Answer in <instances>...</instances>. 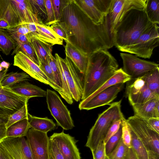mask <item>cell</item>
<instances>
[{
	"label": "cell",
	"mask_w": 159,
	"mask_h": 159,
	"mask_svg": "<svg viewBox=\"0 0 159 159\" xmlns=\"http://www.w3.org/2000/svg\"><path fill=\"white\" fill-rule=\"evenodd\" d=\"M9 33L17 43H27L30 42L28 34L25 35L18 33Z\"/></svg>",
	"instance_id": "cell-46"
},
{
	"label": "cell",
	"mask_w": 159,
	"mask_h": 159,
	"mask_svg": "<svg viewBox=\"0 0 159 159\" xmlns=\"http://www.w3.org/2000/svg\"><path fill=\"white\" fill-rule=\"evenodd\" d=\"M1 62V61L0 60V62Z\"/></svg>",
	"instance_id": "cell-61"
},
{
	"label": "cell",
	"mask_w": 159,
	"mask_h": 159,
	"mask_svg": "<svg viewBox=\"0 0 159 159\" xmlns=\"http://www.w3.org/2000/svg\"><path fill=\"white\" fill-rule=\"evenodd\" d=\"M28 112L27 103L21 108L11 115L5 124L7 129L13 124L26 118H28Z\"/></svg>",
	"instance_id": "cell-36"
},
{
	"label": "cell",
	"mask_w": 159,
	"mask_h": 159,
	"mask_svg": "<svg viewBox=\"0 0 159 159\" xmlns=\"http://www.w3.org/2000/svg\"><path fill=\"white\" fill-rule=\"evenodd\" d=\"M0 19L7 21L11 28L21 25L10 0H0Z\"/></svg>",
	"instance_id": "cell-24"
},
{
	"label": "cell",
	"mask_w": 159,
	"mask_h": 159,
	"mask_svg": "<svg viewBox=\"0 0 159 159\" xmlns=\"http://www.w3.org/2000/svg\"><path fill=\"white\" fill-rule=\"evenodd\" d=\"M9 23L4 19H0V29L7 30L11 28Z\"/></svg>",
	"instance_id": "cell-54"
},
{
	"label": "cell",
	"mask_w": 159,
	"mask_h": 159,
	"mask_svg": "<svg viewBox=\"0 0 159 159\" xmlns=\"http://www.w3.org/2000/svg\"><path fill=\"white\" fill-rule=\"evenodd\" d=\"M1 66L5 70H7L10 66V64L8 62H7L5 61H3L1 63Z\"/></svg>",
	"instance_id": "cell-55"
},
{
	"label": "cell",
	"mask_w": 159,
	"mask_h": 159,
	"mask_svg": "<svg viewBox=\"0 0 159 159\" xmlns=\"http://www.w3.org/2000/svg\"><path fill=\"white\" fill-rule=\"evenodd\" d=\"M28 118L30 128L35 130L47 133L56 128V125L52 120L47 117H37L29 113Z\"/></svg>",
	"instance_id": "cell-26"
},
{
	"label": "cell",
	"mask_w": 159,
	"mask_h": 159,
	"mask_svg": "<svg viewBox=\"0 0 159 159\" xmlns=\"http://www.w3.org/2000/svg\"><path fill=\"white\" fill-rule=\"evenodd\" d=\"M49 138L55 143L64 159H81L74 137L62 131L54 133Z\"/></svg>",
	"instance_id": "cell-17"
},
{
	"label": "cell",
	"mask_w": 159,
	"mask_h": 159,
	"mask_svg": "<svg viewBox=\"0 0 159 159\" xmlns=\"http://www.w3.org/2000/svg\"><path fill=\"white\" fill-rule=\"evenodd\" d=\"M144 10L151 22L159 24V0H146Z\"/></svg>",
	"instance_id": "cell-32"
},
{
	"label": "cell",
	"mask_w": 159,
	"mask_h": 159,
	"mask_svg": "<svg viewBox=\"0 0 159 159\" xmlns=\"http://www.w3.org/2000/svg\"><path fill=\"white\" fill-rule=\"evenodd\" d=\"M121 138L124 144L128 148H131V136L129 126L125 118L122 120Z\"/></svg>",
	"instance_id": "cell-41"
},
{
	"label": "cell",
	"mask_w": 159,
	"mask_h": 159,
	"mask_svg": "<svg viewBox=\"0 0 159 159\" xmlns=\"http://www.w3.org/2000/svg\"><path fill=\"white\" fill-rule=\"evenodd\" d=\"M64 46L66 57L73 62L80 72L84 76L86 72L89 56L84 55L68 42Z\"/></svg>",
	"instance_id": "cell-22"
},
{
	"label": "cell",
	"mask_w": 159,
	"mask_h": 159,
	"mask_svg": "<svg viewBox=\"0 0 159 159\" xmlns=\"http://www.w3.org/2000/svg\"><path fill=\"white\" fill-rule=\"evenodd\" d=\"M48 159H64L55 143L50 139Z\"/></svg>",
	"instance_id": "cell-44"
},
{
	"label": "cell",
	"mask_w": 159,
	"mask_h": 159,
	"mask_svg": "<svg viewBox=\"0 0 159 159\" xmlns=\"http://www.w3.org/2000/svg\"><path fill=\"white\" fill-rule=\"evenodd\" d=\"M4 68L1 66V63L0 62V72L2 71Z\"/></svg>",
	"instance_id": "cell-59"
},
{
	"label": "cell",
	"mask_w": 159,
	"mask_h": 159,
	"mask_svg": "<svg viewBox=\"0 0 159 159\" xmlns=\"http://www.w3.org/2000/svg\"><path fill=\"white\" fill-rule=\"evenodd\" d=\"M17 45L11 53L13 55L20 51L33 61L39 66V62L34 49L30 42L27 43H17Z\"/></svg>",
	"instance_id": "cell-34"
},
{
	"label": "cell",
	"mask_w": 159,
	"mask_h": 159,
	"mask_svg": "<svg viewBox=\"0 0 159 159\" xmlns=\"http://www.w3.org/2000/svg\"><path fill=\"white\" fill-rule=\"evenodd\" d=\"M123 159H138L132 148H128Z\"/></svg>",
	"instance_id": "cell-50"
},
{
	"label": "cell",
	"mask_w": 159,
	"mask_h": 159,
	"mask_svg": "<svg viewBox=\"0 0 159 159\" xmlns=\"http://www.w3.org/2000/svg\"><path fill=\"white\" fill-rule=\"evenodd\" d=\"M30 128L28 118L24 119L15 122L7 128L6 138L26 137Z\"/></svg>",
	"instance_id": "cell-27"
},
{
	"label": "cell",
	"mask_w": 159,
	"mask_h": 159,
	"mask_svg": "<svg viewBox=\"0 0 159 159\" xmlns=\"http://www.w3.org/2000/svg\"><path fill=\"white\" fill-rule=\"evenodd\" d=\"M154 24L149 20L144 9L130 10L124 15L114 29L115 46L118 49L132 45Z\"/></svg>",
	"instance_id": "cell-3"
},
{
	"label": "cell",
	"mask_w": 159,
	"mask_h": 159,
	"mask_svg": "<svg viewBox=\"0 0 159 159\" xmlns=\"http://www.w3.org/2000/svg\"><path fill=\"white\" fill-rule=\"evenodd\" d=\"M19 18L21 25L30 23H39L34 14L29 0H10Z\"/></svg>",
	"instance_id": "cell-20"
},
{
	"label": "cell",
	"mask_w": 159,
	"mask_h": 159,
	"mask_svg": "<svg viewBox=\"0 0 159 159\" xmlns=\"http://www.w3.org/2000/svg\"><path fill=\"white\" fill-rule=\"evenodd\" d=\"M50 27L57 35L61 37L65 42L67 41V38L66 34L58 22L52 24Z\"/></svg>",
	"instance_id": "cell-48"
},
{
	"label": "cell",
	"mask_w": 159,
	"mask_h": 159,
	"mask_svg": "<svg viewBox=\"0 0 159 159\" xmlns=\"http://www.w3.org/2000/svg\"><path fill=\"white\" fill-rule=\"evenodd\" d=\"M118 69L116 60L107 50H99L90 54L83 76L81 100L85 99L95 92L111 77Z\"/></svg>",
	"instance_id": "cell-2"
},
{
	"label": "cell",
	"mask_w": 159,
	"mask_h": 159,
	"mask_svg": "<svg viewBox=\"0 0 159 159\" xmlns=\"http://www.w3.org/2000/svg\"><path fill=\"white\" fill-rule=\"evenodd\" d=\"M3 88V87L1 85V82H0V94H1V91Z\"/></svg>",
	"instance_id": "cell-58"
},
{
	"label": "cell",
	"mask_w": 159,
	"mask_h": 159,
	"mask_svg": "<svg viewBox=\"0 0 159 159\" xmlns=\"http://www.w3.org/2000/svg\"><path fill=\"white\" fill-rule=\"evenodd\" d=\"M29 100L9 88H3L0 94V116L8 120L11 115L28 103Z\"/></svg>",
	"instance_id": "cell-13"
},
{
	"label": "cell",
	"mask_w": 159,
	"mask_h": 159,
	"mask_svg": "<svg viewBox=\"0 0 159 159\" xmlns=\"http://www.w3.org/2000/svg\"><path fill=\"white\" fill-rule=\"evenodd\" d=\"M148 87L154 94L159 97V68L157 67L142 77Z\"/></svg>",
	"instance_id": "cell-28"
},
{
	"label": "cell",
	"mask_w": 159,
	"mask_h": 159,
	"mask_svg": "<svg viewBox=\"0 0 159 159\" xmlns=\"http://www.w3.org/2000/svg\"><path fill=\"white\" fill-rule=\"evenodd\" d=\"M124 84V83H120L115 84L93 97H88L82 100L79 104V109L80 110H89L109 105L122 89Z\"/></svg>",
	"instance_id": "cell-12"
},
{
	"label": "cell",
	"mask_w": 159,
	"mask_h": 159,
	"mask_svg": "<svg viewBox=\"0 0 159 159\" xmlns=\"http://www.w3.org/2000/svg\"><path fill=\"white\" fill-rule=\"evenodd\" d=\"M65 32L68 42L82 54L89 56L97 51L115 46L108 15L102 24H94L75 4L66 0L58 22Z\"/></svg>",
	"instance_id": "cell-1"
},
{
	"label": "cell",
	"mask_w": 159,
	"mask_h": 159,
	"mask_svg": "<svg viewBox=\"0 0 159 159\" xmlns=\"http://www.w3.org/2000/svg\"><path fill=\"white\" fill-rule=\"evenodd\" d=\"M48 61L53 74L56 85L59 91L58 93L61 95L62 91L61 77L56 58L51 54L48 57Z\"/></svg>",
	"instance_id": "cell-35"
},
{
	"label": "cell",
	"mask_w": 159,
	"mask_h": 159,
	"mask_svg": "<svg viewBox=\"0 0 159 159\" xmlns=\"http://www.w3.org/2000/svg\"><path fill=\"white\" fill-rule=\"evenodd\" d=\"M126 94L131 106L145 102L151 99L159 98L148 89L142 77L131 80L127 82Z\"/></svg>",
	"instance_id": "cell-14"
},
{
	"label": "cell",
	"mask_w": 159,
	"mask_h": 159,
	"mask_svg": "<svg viewBox=\"0 0 159 159\" xmlns=\"http://www.w3.org/2000/svg\"><path fill=\"white\" fill-rule=\"evenodd\" d=\"M36 23H30L26 24L30 33L34 34L36 32L37 29Z\"/></svg>",
	"instance_id": "cell-53"
},
{
	"label": "cell",
	"mask_w": 159,
	"mask_h": 159,
	"mask_svg": "<svg viewBox=\"0 0 159 159\" xmlns=\"http://www.w3.org/2000/svg\"><path fill=\"white\" fill-rule=\"evenodd\" d=\"M13 65L21 69L34 79L49 85L48 78L39 66L20 51L14 57Z\"/></svg>",
	"instance_id": "cell-18"
},
{
	"label": "cell",
	"mask_w": 159,
	"mask_h": 159,
	"mask_svg": "<svg viewBox=\"0 0 159 159\" xmlns=\"http://www.w3.org/2000/svg\"><path fill=\"white\" fill-rule=\"evenodd\" d=\"M47 20L46 25L50 26L56 23L51 0H44Z\"/></svg>",
	"instance_id": "cell-43"
},
{
	"label": "cell",
	"mask_w": 159,
	"mask_h": 159,
	"mask_svg": "<svg viewBox=\"0 0 159 159\" xmlns=\"http://www.w3.org/2000/svg\"><path fill=\"white\" fill-rule=\"evenodd\" d=\"M122 120H119L113 122L109 128L103 140V142L105 144L110 138L116 134L118 131L121 125Z\"/></svg>",
	"instance_id": "cell-45"
},
{
	"label": "cell",
	"mask_w": 159,
	"mask_h": 159,
	"mask_svg": "<svg viewBox=\"0 0 159 159\" xmlns=\"http://www.w3.org/2000/svg\"><path fill=\"white\" fill-rule=\"evenodd\" d=\"M33 11L39 23L46 24L47 15L44 0H29Z\"/></svg>",
	"instance_id": "cell-33"
},
{
	"label": "cell",
	"mask_w": 159,
	"mask_h": 159,
	"mask_svg": "<svg viewBox=\"0 0 159 159\" xmlns=\"http://www.w3.org/2000/svg\"><path fill=\"white\" fill-rule=\"evenodd\" d=\"M0 56L1 57V58H2V57H1V55H0Z\"/></svg>",
	"instance_id": "cell-60"
},
{
	"label": "cell",
	"mask_w": 159,
	"mask_h": 159,
	"mask_svg": "<svg viewBox=\"0 0 159 159\" xmlns=\"http://www.w3.org/2000/svg\"><path fill=\"white\" fill-rule=\"evenodd\" d=\"M144 120L151 129L159 134V119L150 118Z\"/></svg>",
	"instance_id": "cell-49"
},
{
	"label": "cell",
	"mask_w": 159,
	"mask_h": 159,
	"mask_svg": "<svg viewBox=\"0 0 159 159\" xmlns=\"http://www.w3.org/2000/svg\"><path fill=\"white\" fill-rule=\"evenodd\" d=\"M7 31L9 33H18L25 35L30 33L26 24L10 28L7 30Z\"/></svg>",
	"instance_id": "cell-47"
},
{
	"label": "cell",
	"mask_w": 159,
	"mask_h": 159,
	"mask_svg": "<svg viewBox=\"0 0 159 159\" xmlns=\"http://www.w3.org/2000/svg\"><path fill=\"white\" fill-rule=\"evenodd\" d=\"M129 127L131 136V148L137 159H148L147 152L143 143L131 129Z\"/></svg>",
	"instance_id": "cell-31"
},
{
	"label": "cell",
	"mask_w": 159,
	"mask_h": 159,
	"mask_svg": "<svg viewBox=\"0 0 159 159\" xmlns=\"http://www.w3.org/2000/svg\"><path fill=\"white\" fill-rule=\"evenodd\" d=\"M28 35L39 63L47 60L48 57L52 54V46L38 39L30 33Z\"/></svg>",
	"instance_id": "cell-25"
},
{
	"label": "cell",
	"mask_w": 159,
	"mask_h": 159,
	"mask_svg": "<svg viewBox=\"0 0 159 159\" xmlns=\"http://www.w3.org/2000/svg\"><path fill=\"white\" fill-rule=\"evenodd\" d=\"M39 66L47 77L49 85L59 93V90L56 85L53 74L49 65L48 60L39 62Z\"/></svg>",
	"instance_id": "cell-37"
},
{
	"label": "cell",
	"mask_w": 159,
	"mask_h": 159,
	"mask_svg": "<svg viewBox=\"0 0 159 159\" xmlns=\"http://www.w3.org/2000/svg\"><path fill=\"white\" fill-rule=\"evenodd\" d=\"M0 159H10L7 152L0 142Z\"/></svg>",
	"instance_id": "cell-51"
},
{
	"label": "cell",
	"mask_w": 159,
	"mask_h": 159,
	"mask_svg": "<svg viewBox=\"0 0 159 159\" xmlns=\"http://www.w3.org/2000/svg\"><path fill=\"white\" fill-rule=\"evenodd\" d=\"M17 45L16 42L12 38L7 30L0 29V49L6 55H9Z\"/></svg>",
	"instance_id": "cell-29"
},
{
	"label": "cell",
	"mask_w": 159,
	"mask_h": 159,
	"mask_svg": "<svg viewBox=\"0 0 159 159\" xmlns=\"http://www.w3.org/2000/svg\"><path fill=\"white\" fill-rule=\"evenodd\" d=\"M126 121L143 143L148 154L159 155V134L151 129L143 119L137 115L129 117Z\"/></svg>",
	"instance_id": "cell-6"
},
{
	"label": "cell",
	"mask_w": 159,
	"mask_h": 159,
	"mask_svg": "<svg viewBox=\"0 0 159 159\" xmlns=\"http://www.w3.org/2000/svg\"><path fill=\"white\" fill-rule=\"evenodd\" d=\"M128 148L124 144L122 138L113 150L108 155V159H123Z\"/></svg>",
	"instance_id": "cell-39"
},
{
	"label": "cell",
	"mask_w": 159,
	"mask_h": 159,
	"mask_svg": "<svg viewBox=\"0 0 159 159\" xmlns=\"http://www.w3.org/2000/svg\"><path fill=\"white\" fill-rule=\"evenodd\" d=\"M93 23L101 25L108 14L112 0H73Z\"/></svg>",
	"instance_id": "cell-10"
},
{
	"label": "cell",
	"mask_w": 159,
	"mask_h": 159,
	"mask_svg": "<svg viewBox=\"0 0 159 159\" xmlns=\"http://www.w3.org/2000/svg\"><path fill=\"white\" fill-rule=\"evenodd\" d=\"M36 32L30 34L43 41L47 43L52 46L55 44L62 45L63 39L57 35L50 26L43 24L36 23Z\"/></svg>",
	"instance_id": "cell-23"
},
{
	"label": "cell",
	"mask_w": 159,
	"mask_h": 159,
	"mask_svg": "<svg viewBox=\"0 0 159 159\" xmlns=\"http://www.w3.org/2000/svg\"><path fill=\"white\" fill-rule=\"evenodd\" d=\"M146 1V0H112L108 14L111 33L113 34L117 25L127 12L132 9H144Z\"/></svg>",
	"instance_id": "cell-11"
},
{
	"label": "cell",
	"mask_w": 159,
	"mask_h": 159,
	"mask_svg": "<svg viewBox=\"0 0 159 159\" xmlns=\"http://www.w3.org/2000/svg\"><path fill=\"white\" fill-rule=\"evenodd\" d=\"M56 22L60 21L66 0H51Z\"/></svg>",
	"instance_id": "cell-40"
},
{
	"label": "cell",
	"mask_w": 159,
	"mask_h": 159,
	"mask_svg": "<svg viewBox=\"0 0 159 159\" xmlns=\"http://www.w3.org/2000/svg\"><path fill=\"white\" fill-rule=\"evenodd\" d=\"M122 127L121 125L117 132L111 136L105 144V151L108 156L115 148L121 138Z\"/></svg>",
	"instance_id": "cell-38"
},
{
	"label": "cell",
	"mask_w": 159,
	"mask_h": 159,
	"mask_svg": "<svg viewBox=\"0 0 159 159\" xmlns=\"http://www.w3.org/2000/svg\"><path fill=\"white\" fill-rule=\"evenodd\" d=\"M124 72L134 80L143 77L148 72L159 67V64L154 62L140 59L132 54L121 53Z\"/></svg>",
	"instance_id": "cell-9"
},
{
	"label": "cell",
	"mask_w": 159,
	"mask_h": 159,
	"mask_svg": "<svg viewBox=\"0 0 159 159\" xmlns=\"http://www.w3.org/2000/svg\"><path fill=\"white\" fill-rule=\"evenodd\" d=\"M7 129L5 124H0V142L6 138Z\"/></svg>",
	"instance_id": "cell-52"
},
{
	"label": "cell",
	"mask_w": 159,
	"mask_h": 159,
	"mask_svg": "<svg viewBox=\"0 0 159 159\" xmlns=\"http://www.w3.org/2000/svg\"><path fill=\"white\" fill-rule=\"evenodd\" d=\"M47 134L29 129L26 138L34 159H48L50 138Z\"/></svg>",
	"instance_id": "cell-15"
},
{
	"label": "cell",
	"mask_w": 159,
	"mask_h": 159,
	"mask_svg": "<svg viewBox=\"0 0 159 159\" xmlns=\"http://www.w3.org/2000/svg\"><path fill=\"white\" fill-rule=\"evenodd\" d=\"M91 151L93 159H108L105 153V144L103 140L101 141L97 147Z\"/></svg>",
	"instance_id": "cell-42"
},
{
	"label": "cell",
	"mask_w": 159,
	"mask_h": 159,
	"mask_svg": "<svg viewBox=\"0 0 159 159\" xmlns=\"http://www.w3.org/2000/svg\"><path fill=\"white\" fill-rule=\"evenodd\" d=\"M121 100L110 104V106L100 114L90 129L85 146L91 151L95 149L100 141L103 140L113 122L125 118L121 110Z\"/></svg>",
	"instance_id": "cell-4"
},
{
	"label": "cell",
	"mask_w": 159,
	"mask_h": 159,
	"mask_svg": "<svg viewBox=\"0 0 159 159\" xmlns=\"http://www.w3.org/2000/svg\"><path fill=\"white\" fill-rule=\"evenodd\" d=\"M132 106L135 115L144 119H159V98H154L143 103Z\"/></svg>",
	"instance_id": "cell-19"
},
{
	"label": "cell",
	"mask_w": 159,
	"mask_h": 159,
	"mask_svg": "<svg viewBox=\"0 0 159 159\" xmlns=\"http://www.w3.org/2000/svg\"><path fill=\"white\" fill-rule=\"evenodd\" d=\"M30 78V76L24 72H12L6 74L1 83L3 88H10L18 83L26 81Z\"/></svg>",
	"instance_id": "cell-30"
},
{
	"label": "cell",
	"mask_w": 159,
	"mask_h": 159,
	"mask_svg": "<svg viewBox=\"0 0 159 159\" xmlns=\"http://www.w3.org/2000/svg\"><path fill=\"white\" fill-rule=\"evenodd\" d=\"M55 57L61 66L73 99L79 101L83 92V76L69 58L66 57L63 59L57 53H55Z\"/></svg>",
	"instance_id": "cell-8"
},
{
	"label": "cell",
	"mask_w": 159,
	"mask_h": 159,
	"mask_svg": "<svg viewBox=\"0 0 159 159\" xmlns=\"http://www.w3.org/2000/svg\"><path fill=\"white\" fill-rule=\"evenodd\" d=\"M48 108L57 125L63 129H72L75 125L70 111L57 93L47 89L46 95Z\"/></svg>",
	"instance_id": "cell-7"
},
{
	"label": "cell",
	"mask_w": 159,
	"mask_h": 159,
	"mask_svg": "<svg viewBox=\"0 0 159 159\" xmlns=\"http://www.w3.org/2000/svg\"><path fill=\"white\" fill-rule=\"evenodd\" d=\"M8 71L7 70L5 69L0 72V82L5 76Z\"/></svg>",
	"instance_id": "cell-56"
},
{
	"label": "cell",
	"mask_w": 159,
	"mask_h": 159,
	"mask_svg": "<svg viewBox=\"0 0 159 159\" xmlns=\"http://www.w3.org/2000/svg\"><path fill=\"white\" fill-rule=\"evenodd\" d=\"M159 26L154 24L143 33L132 45L118 50L134 54L136 57L149 59L153 50L159 45Z\"/></svg>",
	"instance_id": "cell-5"
},
{
	"label": "cell",
	"mask_w": 159,
	"mask_h": 159,
	"mask_svg": "<svg viewBox=\"0 0 159 159\" xmlns=\"http://www.w3.org/2000/svg\"><path fill=\"white\" fill-rule=\"evenodd\" d=\"M8 119H6L0 116V124H6Z\"/></svg>",
	"instance_id": "cell-57"
},
{
	"label": "cell",
	"mask_w": 159,
	"mask_h": 159,
	"mask_svg": "<svg viewBox=\"0 0 159 159\" xmlns=\"http://www.w3.org/2000/svg\"><path fill=\"white\" fill-rule=\"evenodd\" d=\"M0 142L10 159H34L25 137L5 138Z\"/></svg>",
	"instance_id": "cell-16"
},
{
	"label": "cell",
	"mask_w": 159,
	"mask_h": 159,
	"mask_svg": "<svg viewBox=\"0 0 159 159\" xmlns=\"http://www.w3.org/2000/svg\"><path fill=\"white\" fill-rule=\"evenodd\" d=\"M16 93L29 99L34 97H44L46 91L27 81L18 83L9 88Z\"/></svg>",
	"instance_id": "cell-21"
}]
</instances>
